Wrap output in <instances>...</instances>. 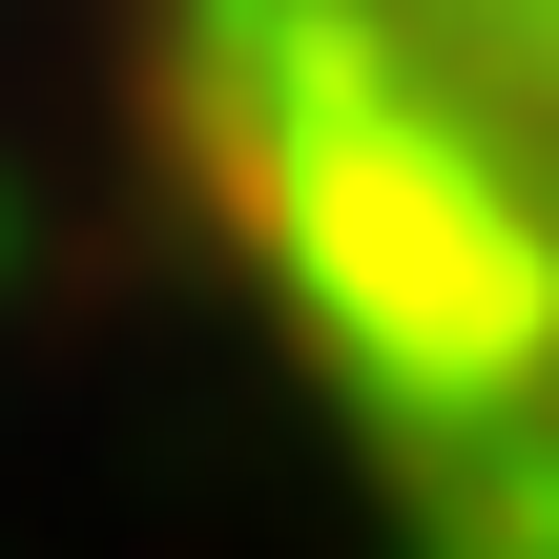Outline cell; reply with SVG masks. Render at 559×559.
Masks as SVG:
<instances>
[{
  "label": "cell",
  "instance_id": "1",
  "mask_svg": "<svg viewBox=\"0 0 559 559\" xmlns=\"http://www.w3.org/2000/svg\"><path fill=\"white\" fill-rule=\"evenodd\" d=\"M145 145L415 559H559V0H124Z\"/></svg>",
  "mask_w": 559,
  "mask_h": 559
}]
</instances>
